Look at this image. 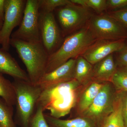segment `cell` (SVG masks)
I'll use <instances>...</instances> for the list:
<instances>
[{
	"label": "cell",
	"instance_id": "cb8c5ba5",
	"mask_svg": "<svg viewBox=\"0 0 127 127\" xmlns=\"http://www.w3.org/2000/svg\"><path fill=\"white\" fill-rule=\"evenodd\" d=\"M29 127H50L45 118L43 109L40 106H36L34 115L30 120Z\"/></svg>",
	"mask_w": 127,
	"mask_h": 127
},
{
	"label": "cell",
	"instance_id": "f1b7e54d",
	"mask_svg": "<svg viewBox=\"0 0 127 127\" xmlns=\"http://www.w3.org/2000/svg\"><path fill=\"white\" fill-rule=\"evenodd\" d=\"M5 0H0V20L4 21Z\"/></svg>",
	"mask_w": 127,
	"mask_h": 127
},
{
	"label": "cell",
	"instance_id": "5bb4252c",
	"mask_svg": "<svg viewBox=\"0 0 127 127\" xmlns=\"http://www.w3.org/2000/svg\"><path fill=\"white\" fill-rule=\"evenodd\" d=\"M104 82L92 81L84 86L79 94L76 103L73 108L76 109L79 116L91 106Z\"/></svg>",
	"mask_w": 127,
	"mask_h": 127
},
{
	"label": "cell",
	"instance_id": "4316f807",
	"mask_svg": "<svg viewBox=\"0 0 127 127\" xmlns=\"http://www.w3.org/2000/svg\"><path fill=\"white\" fill-rule=\"evenodd\" d=\"M107 11L127 8V0H107Z\"/></svg>",
	"mask_w": 127,
	"mask_h": 127
},
{
	"label": "cell",
	"instance_id": "83f0119b",
	"mask_svg": "<svg viewBox=\"0 0 127 127\" xmlns=\"http://www.w3.org/2000/svg\"><path fill=\"white\" fill-rule=\"evenodd\" d=\"M122 102V113L125 127H127V92H120Z\"/></svg>",
	"mask_w": 127,
	"mask_h": 127
},
{
	"label": "cell",
	"instance_id": "f546056e",
	"mask_svg": "<svg viewBox=\"0 0 127 127\" xmlns=\"http://www.w3.org/2000/svg\"><path fill=\"white\" fill-rule=\"evenodd\" d=\"M3 21L0 20V30H1V27H2V23H3Z\"/></svg>",
	"mask_w": 127,
	"mask_h": 127
},
{
	"label": "cell",
	"instance_id": "7c38bea8",
	"mask_svg": "<svg viewBox=\"0 0 127 127\" xmlns=\"http://www.w3.org/2000/svg\"><path fill=\"white\" fill-rule=\"evenodd\" d=\"M76 59H70L51 72L45 73L36 84L42 91L74 79Z\"/></svg>",
	"mask_w": 127,
	"mask_h": 127
},
{
	"label": "cell",
	"instance_id": "8992f818",
	"mask_svg": "<svg viewBox=\"0 0 127 127\" xmlns=\"http://www.w3.org/2000/svg\"><path fill=\"white\" fill-rule=\"evenodd\" d=\"M87 25L96 40H117L127 39V29L105 13L94 14Z\"/></svg>",
	"mask_w": 127,
	"mask_h": 127
},
{
	"label": "cell",
	"instance_id": "3957f363",
	"mask_svg": "<svg viewBox=\"0 0 127 127\" xmlns=\"http://www.w3.org/2000/svg\"><path fill=\"white\" fill-rule=\"evenodd\" d=\"M10 45L26 66L30 82L36 84L46 73L49 57L42 43L11 38Z\"/></svg>",
	"mask_w": 127,
	"mask_h": 127
},
{
	"label": "cell",
	"instance_id": "277c9868",
	"mask_svg": "<svg viewBox=\"0 0 127 127\" xmlns=\"http://www.w3.org/2000/svg\"><path fill=\"white\" fill-rule=\"evenodd\" d=\"M16 95V118L21 127H29L42 90L30 82L15 79L12 83Z\"/></svg>",
	"mask_w": 127,
	"mask_h": 127
},
{
	"label": "cell",
	"instance_id": "2e32d148",
	"mask_svg": "<svg viewBox=\"0 0 127 127\" xmlns=\"http://www.w3.org/2000/svg\"><path fill=\"white\" fill-rule=\"evenodd\" d=\"M44 116L50 127H100L93 120L82 116L68 119L55 118L49 113H44Z\"/></svg>",
	"mask_w": 127,
	"mask_h": 127
},
{
	"label": "cell",
	"instance_id": "ba28073f",
	"mask_svg": "<svg viewBox=\"0 0 127 127\" xmlns=\"http://www.w3.org/2000/svg\"><path fill=\"white\" fill-rule=\"evenodd\" d=\"M39 14V0H27L22 21L11 38L28 42L41 41Z\"/></svg>",
	"mask_w": 127,
	"mask_h": 127
},
{
	"label": "cell",
	"instance_id": "6da1fadb",
	"mask_svg": "<svg viewBox=\"0 0 127 127\" xmlns=\"http://www.w3.org/2000/svg\"><path fill=\"white\" fill-rule=\"evenodd\" d=\"M84 86L74 79L42 91L37 106L43 112L49 110L52 117L61 118L71 112Z\"/></svg>",
	"mask_w": 127,
	"mask_h": 127
},
{
	"label": "cell",
	"instance_id": "5b68a950",
	"mask_svg": "<svg viewBox=\"0 0 127 127\" xmlns=\"http://www.w3.org/2000/svg\"><path fill=\"white\" fill-rule=\"evenodd\" d=\"M94 13L91 9L73 4L59 7L57 16L64 37L86 26Z\"/></svg>",
	"mask_w": 127,
	"mask_h": 127
},
{
	"label": "cell",
	"instance_id": "8fae6325",
	"mask_svg": "<svg viewBox=\"0 0 127 127\" xmlns=\"http://www.w3.org/2000/svg\"><path fill=\"white\" fill-rule=\"evenodd\" d=\"M126 39L96 40L81 56L93 65L108 56L120 51L124 46Z\"/></svg>",
	"mask_w": 127,
	"mask_h": 127
},
{
	"label": "cell",
	"instance_id": "484cf974",
	"mask_svg": "<svg viewBox=\"0 0 127 127\" xmlns=\"http://www.w3.org/2000/svg\"><path fill=\"white\" fill-rule=\"evenodd\" d=\"M120 22L127 30V8L105 13Z\"/></svg>",
	"mask_w": 127,
	"mask_h": 127
},
{
	"label": "cell",
	"instance_id": "e0dca14e",
	"mask_svg": "<svg viewBox=\"0 0 127 127\" xmlns=\"http://www.w3.org/2000/svg\"><path fill=\"white\" fill-rule=\"evenodd\" d=\"M93 66L83 57L80 56L76 59L75 77L82 86H85L92 81Z\"/></svg>",
	"mask_w": 127,
	"mask_h": 127
},
{
	"label": "cell",
	"instance_id": "ac0fdd59",
	"mask_svg": "<svg viewBox=\"0 0 127 127\" xmlns=\"http://www.w3.org/2000/svg\"><path fill=\"white\" fill-rule=\"evenodd\" d=\"M102 127H126L122 113V102L120 92H116L113 111L107 118Z\"/></svg>",
	"mask_w": 127,
	"mask_h": 127
},
{
	"label": "cell",
	"instance_id": "9c48e42d",
	"mask_svg": "<svg viewBox=\"0 0 127 127\" xmlns=\"http://www.w3.org/2000/svg\"><path fill=\"white\" fill-rule=\"evenodd\" d=\"M26 2L25 0H5L4 17L0 30V45L2 50H9L12 31L21 24Z\"/></svg>",
	"mask_w": 127,
	"mask_h": 127
},
{
	"label": "cell",
	"instance_id": "9a60e30c",
	"mask_svg": "<svg viewBox=\"0 0 127 127\" xmlns=\"http://www.w3.org/2000/svg\"><path fill=\"white\" fill-rule=\"evenodd\" d=\"M113 54L108 56L93 65L92 81L111 82L117 68Z\"/></svg>",
	"mask_w": 127,
	"mask_h": 127
},
{
	"label": "cell",
	"instance_id": "7a4b0ae2",
	"mask_svg": "<svg viewBox=\"0 0 127 127\" xmlns=\"http://www.w3.org/2000/svg\"><path fill=\"white\" fill-rule=\"evenodd\" d=\"M96 40L87 25L66 36L59 49L49 56L46 73L52 71L70 59L81 56Z\"/></svg>",
	"mask_w": 127,
	"mask_h": 127
},
{
	"label": "cell",
	"instance_id": "4fadbf2b",
	"mask_svg": "<svg viewBox=\"0 0 127 127\" xmlns=\"http://www.w3.org/2000/svg\"><path fill=\"white\" fill-rule=\"evenodd\" d=\"M0 73L10 75L15 79L30 82L27 73L7 51L1 48L0 49Z\"/></svg>",
	"mask_w": 127,
	"mask_h": 127
},
{
	"label": "cell",
	"instance_id": "d4e9b609",
	"mask_svg": "<svg viewBox=\"0 0 127 127\" xmlns=\"http://www.w3.org/2000/svg\"><path fill=\"white\" fill-rule=\"evenodd\" d=\"M113 55L117 66L127 67V39L124 47Z\"/></svg>",
	"mask_w": 127,
	"mask_h": 127
},
{
	"label": "cell",
	"instance_id": "d6986e66",
	"mask_svg": "<svg viewBox=\"0 0 127 127\" xmlns=\"http://www.w3.org/2000/svg\"><path fill=\"white\" fill-rule=\"evenodd\" d=\"M0 97L10 106L15 105V91L13 83L5 79L0 73Z\"/></svg>",
	"mask_w": 127,
	"mask_h": 127
},
{
	"label": "cell",
	"instance_id": "603a6c76",
	"mask_svg": "<svg viewBox=\"0 0 127 127\" xmlns=\"http://www.w3.org/2000/svg\"><path fill=\"white\" fill-rule=\"evenodd\" d=\"M71 0H39V12H53L57 8L71 4Z\"/></svg>",
	"mask_w": 127,
	"mask_h": 127
},
{
	"label": "cell",
	"instance_id": "7402d4cb",
	"mask_svg": "<svg viewBox=\"0 0 127 127\" xmlns=\"http://www.w3.org/2000/svg\"><path fill=\"white\" fill-rule=\"evenodd\" d=\"M76 5L94 11L97 14L105 13L107 11V0H71Z\"/></svg>",
	"mask_w": 127,
	"mask_h": 127
},
{
	"label": "cell",
	"instance_id": "ffe728a7",
	"mask_svg": "<svg viewBox=\"0 0 127 127\" xmlns=\"http://www.w3.org/2000/svg\"><path fill=\"white\" fill-rule=\"evenodd\" d=\"M111 82L117 92H127V67L117 66Z\"/></svg>",
	"mask_w": 127,
	"mask_h": 127
},
{
	"label": "cell",
	"instance_id": "52a82bcc",
	"mask_svg": "<svg viewBox=\"0 0 127 127\" xmlns=\"http://www.w3.org/2000/svg\"><path fill=\"white\" fill-rule=\"evenodd\" d=\"M111 82H105L89 107L81 116L91 119L100 127L113 111L116 93Z\"/></svg>",
	"mask_w": 127,
	"mask_h": 127
},
{
	"label": "cell",
	"instance_id": "44dd1931",
	"mask_svg": "<svg viewBox=\"0 0 127 127\" xmlns=\"http://www.w3.org/2000/svg\"><path fill=\"white\" fill-rule=\"evenodd\" d=\"M12 106L0 100V127H17L12 117Z\"/></svg>",
	"mask_w": 127,
	"mask_h": 127
},
{
	"label": "cell",
	"instance_id": "30bf717a",
	"mask_svg": "<svg viewBox=\"0 0 127 127\" xmlns=\"http://www.w3.org/2000/svg\"><path fill=\"white\" fill-rule=\"evenodd\" d=\"M39 13L41 41L50 56L59 49L65 37L57 23L53 12Z\"/></svg>",
	"mask_w": 127,
	"mask_h": 127
}]
</instances>
